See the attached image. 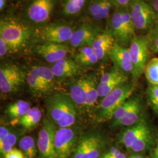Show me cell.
Masks as SVG:
<instances>
[{
    "instance_id": "7a4b0ae2",
    "label": "cell",
    "mask_w": 158,
    "mask_h": 158,
    "mask_svg": "<svg viewBox=\"0 0 158 158\" xmlns=\"http://www.w3.org/2000/svg\"><path fill=\"white\" fill-rule=\"evenodd\" d=\"M134 89V82L125 83L104 97L98 106L97 121L104 122L113 119L116 110L127 100Z\"/></svg>"
},
{
    "instance_id": "ab89813d",
    "label": "cell",
    "mask_w": 158,
    "mask_h": 158,
    "mask_svg": "<svg viewBox=\"0 0 158 158\" xmlns=\"http://www.w3.org/2000/svg\"><path fill=\"white\" fill-rule=\"evenodd\" d=\"M10 130L4 126H1L0 127V144L2 143L6 140L7 136L10 134Z\"/></svg>"
},
{
    "instance_id": "cb8c5ba5",
    "label": "cell",
    "mask_w": 158,
    "mask_h": 158,
    "mask_svg": "<svg viewBox=\"0 0 158 158\" xmlns=\"http://www.w3.org/2000/svg\"><path fill=\"white\" fill-rule=\"evenodd\" d=\"M128 77L123 73L119 76L106 83L100 82L97 85L99 97L104 98L122 85L127 83Z\"/></svg>"
},
{
    "instance_id": "f35d334b",
    "label": "cell",
    "mask_w": 158,
    "mask_h": 158,
    "mask_svg": "<svg viewBox=\"0 0 158 158\" xmlns=\"http://www.w3.org/2000/svg\"><path fill=\"white\" fill-rule=\"evenodd\" d=\"M112 4L118 8H128L131 0H110Z\"/></svg>"
},
{
    "instance_id": "8fae6325",
    "label": "cell",
    "mask_w": 158,
    "mask_h": 158,
    "mask_svg": "<svg viewBox=\"0 0 158 158\" xmlns=\"http://www.w3.org/2000/svg\"><path fill=\"white\" fill-rule=\"evenodd\" d=\"M73 31L64 24H52L44 26L36 30V34L46 43L61 44L70 41Z\"/></svg>"
},
{
    "instance_id": "f546056e",
    "label": "cell",
    "mask_w": 158,
    "mask_h": 158,
    "mask_svg": "<svg viewBox=\"0 0 158 158\" xmlns=\"http://www.w3.org/2000/svg\"><path fill=\"white\" fill-rule=\"evenodd\" d=\"M87 0H64L63 12L66 16L77 15L84 7Z\"/></svg>"
},
{
    "instance_id": "4dcf8cb0",
    "label": "cell",
    "mask_w": 158,
    "mask_h": 158,
    "mask_svg": "<svg viewBox=\"0 0 158 158\" xmlns=\"http://www.w3.org/2000/svg\"><path fill=\"white\" fill-rule=\"evenodd\" d=\"M144 73L150 84L158 85V57L153 58L148 62Z\"/></svg>"
},
{
    "instance_id": "6da1fadb",
    "label": "cell",
    "mask_w": 158,
    "mask_h": 158,
    "mask_svg": "<svg viewBox=\"0 0 158 158\" xmlns=\"http://www.w3.org/2000/svg\"><path fill=\"white\" fill-rule=\"evenodd\" d=\"M55 80L52 69L42 66H34L27 76L29 91L36 97L51 95L56 87Z\"/></svg>"
},
{
    "instance_id": "9c48e42d",
    "label": "cell",
    "mask_w": 158,
    "mask_h": 158,
    "mask_svg": "<svg viewBox=\"0 0 158 158\" xmlns=\"http://www.w3.org/2000/svg\"><path fill=\"white\" fill-rule=\"evenodd\" d=\"M25 74L15 64L1 66L0 68V90L1 93L10 94L17 92L23 86Z\"/></svg>"
},
{
    "instance_id": "d590c367",
    "label": "cell",
    "mask_w": 158,
    "mask_h": 158,
    "mask_svg": "<svg viewBox=\"0 0 158 158\" xmlns=\"http://www.w3.org/2000/svg\"><path fill=\"white\" fill-rule=\"evenodd\" d=\"M99 158H127L125 154L119 149L113 147L107 151L103 152Z\"/></svg>"
},
{
    "instance_id": "8d00e7d4",
    "label": "cell",
    "mask_w": 158,
    "mask_h": 158,
    "mask_svg": "<svg viewBox=\"0 0 158 158\" xmlns=\"http://www.w3.org/2000/svg\"><path fill=\"white\" fill-rule=\"evenodd\" d=\"M10 52V49L6 41L0 37V56L2 58Z\"/></svg>"
},
{
    "instance_id": "d6986e66",
    "label": "cell",
    "mask_w": 158,
    "mask_h": 158,
    "mask_svg": "<svg viewBox=\"0 0 158 158\" xmlns=\"http://www.w3.org/2000/svg\"><path fill=\"white\" fill-rule=\"evenodd\" d=\"M147 125L146 121L142 118L138 123L130 126V127L123 131L119 136V142L124 145L127 149H130L134 142L135 141Z\"/></svg>"
},
{
    "instance_id": "4316f807",
    "label": "cell",
    "mask_w": 158,
    "mask_h": 158,
    "mask_svg": "<svg viewBox=\"0 0 158 158\" xmlns=\"http://www.w3.org/2000/svg\"><path fill=\"white\" fill-rule=\"evenodd\" d=\"M86 102L85 107L91 108L94 106L96 102L99 97L97 91V80L94 76L90 75L86 76Z\"/></svg>"
},
{
    "instance_id": "7c38bea8",
    "label": "cell",
    "mask_w": 158,
    "mask_h": 158,
    "mask_svg": "<svg viewBox=\"0 0 158 158\" xmlns=\"http://www.w3.org/2000/svg\"><path fill=\"white\" fill-rule=\"evenodd\" d=\"M55 4V0H34L29 6L27 15L35 23L47 22L51 18Z\"/></svg>"
},
{
    "instance_id": "2e32d148",
    "label": "cell",
    "mask_w": 158,
    "mask_h": 158,
    "mask_svg": "<svg viewBox=\"0 0 158 158\" xmlns=\"http://www.w3.org/2000/svg\"><path fill=\"white\" fill-rule=\"evenodd\" d=\"M57 81L73 77L80 72V66L75 60L64 57L53 64L51 68Z\"/></svg>"
},
{
    "instance_id": "4fadbf2b",
    "label": "cell",
    "mask_w": 158,
    "mask_h": 158,
    "mask_svg": "<svg viewBox=\"0 0 158 158\" xmlns=\"http://www.w3.org/2000/svg\"><path fill=\"white\" fill-rule=\"evenodd\" d=\"M35 52L48 62L55 63L66 57L69 48L61 44L45 43L37 46Z\"/></svg>"
},
{
    "instance_id": "836d02e7",
    "label": "cell",
    "mask_w": 158,
    "mask_h": 158,
    "mask_svg": "<svg viewBox=\"0 0 158 158\" xmlns=\"http://www.w3.org/2000/svg\"><path fill=\"white\" fill-rule=\"evenodd\" d=\"M18 141V136L14 133H10L4 142L0 144V153L1 157L6 156L8 153L13 149V147L15 145Z\"/></svg>"
},
{
    "instance_id": "e575fe53",
    "label": "cell",
    "mask_w": 158,
    "mask_h": 158,
    "mask_svg": "<svg viewBox=\"0 0 158 158\" xmlns=\"http://www.w3.org/2000/svg\"><path fill=\"white\" fill-rule=\"evenodd\" d=\"M147 96L149 105L158 114V85L150 84L147 90Z\"/></svg>"
},
{
    "instance_id": "603a6c76",
    "label": "cell",
    "mask_w": 158,
    "mask_h": 158,
    "mask_svg": "<svg viewBox=\"0 0 158 158\" xmlns=\"http://www.w3.org/2000/svg\"><path fill=\"white\" fill-rule=\"evenodd\" d=\"M75 61L80 66H90L96 64L99 61L91 46L80 48L74 56Z\"/></svg>"
},
{
    "instance_id": "f1b7e54d",
    "label": "cell",
    "mask_w": 158,
    "mask_h": 158,
    "mask_svg": "<svg viewBox=\"0 0 158 158\" xmlns=\"http://www.w3.org/2000/svg\"><path fill=\"white\" fill-rule=\"evenodd\" d=\"M19 146L25 158H35L38 151L34 138L31 136H25L19 141Z\"/></svg>"
},
{
    "instance_id": "ac0fdd59",
    "label": "cell",
    "mask_w": 158,
    "mask_h": 158,
    "mask_svg": "<svg viewBox=\"0 0 158 158\" xmlns=\"http://www.w3.org/2000/svg\"><path fill=\"white\" fill-rule=\"evenodd\" d=\"M110 28V32L121 44L126 45L128 42H131V40L128 38L125 29L120 8L114 12L111 16Z\"/></svg>"
},
{
    "instance_id": "b9f144b4",
    "label": "cell",
    "mask_w": 158,
    "mask_h": 158,
    "mask_svg": "<svg viewBox=\"0 0 158 158\" xmlns=\"http://www.w3.org/2000/svg\"><path fill=\"white\" fill-rule=\"evenodd\" d=\"M152 158H158V141L156 142L155 147L153 149Z\"/></svg>"
},
{
    "instance_id": "ffe728a7",
    "label": "cell",
    "mask_w": 158,
    "mask_h": 158,
    "mask_svg": "<svg viewBox=\"0 0 158 158\" xmlns=\"http://www.w3.org/2000/svg\"><path fill=\"white\" fill-rule=\"evenodd\" d=\"M86 82L87 78L85 77L74 81L70 85L69 96L76 106H85Z\"/></svg>"
},
{
    "instance_id": "5bb4252c",
    "label": "cell",
    "mask_w": 158,
    "mask_h": 158,
    "mask_svg": "<svg viewBox=\"0 0 158 158\" xmlns=\"http://www.w3.org/2000/svg\"><path fill=\"white\" fill-rule=\"evenodd\" d=\"M110 57L115 67L124 73H130L132 74L133 65L129 48H126L118 42H115Z\"/></svg>"
},
{
    "instance_id": "d4e9b609",
    "label": "cell",
    "mask_w": 158,
    "mask_h": 158,
    "mask_svg": "<svg viewBox=\"0 0 158 158\" xmlns=\"http://www.w3.org/2000/svg\"><path fill=\"white\" fill-rule=\"evenodd\" d=\"M42 117V113L40 109L37 107L31 108L28 113L18 119V124L25 130H32L40 124Z\"/></svg>"
},
{
    "instance_id": "d6a6232c",
    "label": "cell",
    "mask_w": 158,
    "mask_h": 158,
    "mask_svg": "<svg viewBox=\"0 0 158 158\" xmlns=\"http://www.w3.org/2000/svg\"><path fill=\"white\" fill-rule=\"evenodd\" d=\"M146 36L149 52L152 53H158V21L152 29L148 32Z\"/></svg>"
},
{
    "instance_id": "60d3db41",
    "label": "cell",
    "mask_w": 158,
    "mask_h": 158,
    "mask_svg": "<svg viewBox=\"0 0 158 158\" xmlns=\"http://www.w3.org/2000/svg\"><path fill=\"white\" fill-rule=\"evenodd\" d=\"M147 2L152 7L158 15V0H149V2Z\"/></svg>"
},
{
    "instance_id": "277c9868",
    "label": "cell",
    "mask_w": 158,
    "mask_h": 158,
    "mask_svg": "<svg viewBox=\"0 0 158 158\" xmlns=\"http://www.w3.org/2000/svg\"><path fill=\"white\" fill-rule=\"evenodd\" d=\"M128 9L138 31L149 32L158 21L157 13L144 0H131Z\"/></svg>"
},
{
    "instance_id": "83f0119b",
    "label": "cell",
    "mask_w": 158,
    "mask_h": 158,
    "mask_svg": "<svg viewBox=\"0 0 158 158\" xmlns=\"http://www.w3.org/2000/svg\"><path fill=\"white\" fill-rule=\"evenodd\" d=\"M31 109V106L29 102L19 100L10 105L6 108V113L11 118L19 119L25 115Z\"/></svg>"
},
{
    "instance_id": "484cf974",
    "label": "cell",
    "mask_w": 158,
    "mask_h": 158,
    "mask_svg": "<svg viewBox=\"0 0 158 158\" xmlns=\"http://www.w3.org/2000/svg\"><path fill=\"white\" fill-rule=\"evenodd\" d=\"M142 107L141 103L140 100L138 98L134 106L131 108L128 113L124 116L117 125L118 126H127L130 127L133 125L138 123L142 118Z\"/></svg>"
},
{
    "instance_id": "ba28073f",
    "label": "cell",
    "mask_w": 158,
    "mask_h": 158,
    "mask_svg": "<svg viewBox=\"0 0 158 158\" xmlns=\"http://www.w3.org/2000/svg\"><path fill=\"white\" fill-rule=\"evenodd\" d=\"M80 138V132L77 127L72 126L57 130L55 138L57 158L72 156Z\"/></svg>"
},
{
    "instance_id": "5b68a950",
    "label": "cell",
    "mask_w": 158,
    "mask_h": 158,
    "mask_svg": "<svg viewBox=\"0 0 158 158\" xmlns=\"http://www.w3.org/2000/svg\"><path fill=\"white\" fill-rule=\"evenodd\" d=\"M106 147V141L98 132H89L81 136L72 158H99Z\"/></svg>"
},
{
    "instance_id": "3957f363",
    "label": "cell",
    "mask_w": 158,
    "mask_h": 158,
    "mask_svg": "<svg viewBox=\"0 0 158 158\" xmlns=\"http://www.w3.org/2000/svg\"><path fill=\"white\" fill-rule=\"evenodd\" d=\"M31 36L28 28L15 19H1L0 37L8 44L10 52H17L28 42Z\"/></svg>"
},
{
    "instance_id": "74e56055",
    "label": "cell",
    "mask_w": 158,
    "mask_h": 158,
    "mask_svg": "<svg viewBox=\"0 0 158 158\" xmlns=\"http://www.w3.org/2000/svg\"><path fill=\"white\" fill-rule=\"evenodd\" d=\"M4 158H25V156L22 151L17 149H13L6 155Z\"/></svg>"
},
{
    "instance_id": "7402d4cb",
    "label": "cell",
    "mask_w": 158,
    "mask_h": 158,
    "mask_svg": "<svg viewBox=\"0 0 158 158\" xmlns=\"http://www.w3.org/2000/svg\"><path fill=\"white\" fill-rule=\"evenodd\" d=\"M153 143V137L148 125L142 131L141 134L134 142L130 150L134 152H141L148 149Z\"/></svg>"
},
{
    "instance_id": "8992f818",
    "label": "cell",
    "mask_w": 158,
    "mask_h": 158,
    "mask_svg": "<svg viewBox=\"0 0 158 158\" xmlns=\"http://www.w3.org/2000/svg\"><path fill=\"white\" fill-rule=\"evenodd\" d=\"M129 51L133 65L132 75L134 80H136L144 72L150 52L147 36H135L130 42Z\"/></svg>"
},
{
    "instance_id": "1f68e13d",
    "label": "cell",
    "mask_w": 158,
    "mask_h": 158,
    "mask_svg": "<svg viewBox=\"0 0 158 158\" xmlns=\"http://www.w3.org/2000/svg\"><path fill=\"white\" fill-rule=\"evenodd\" d=\"M138 98H132L124 102L114 113L113 118L112 126L116 127L119 122L128 113L131 108L134 106Z\"/></svg>"
},
{
    "instance_id": "e0dca14e",
    "label": "cell",
    "mask_w": 158,
    "mask_h": 158,
    "mask_svg": "<svg viewBox=\"0 0 158 158\" xmlns=\"http://www.w3.org/2000/svg\"><path fill=\"white\" fill-rule=\"evenodd\" d=\"M115 42L114 37L110 32L106 31L98 34L91 46L99 61L110 57Z\"/></svg>"
},
{
    "instance_id": "52a82bcc",
    "label": "cell",
    "mask_w": 158,
    "mask_h": 158,
    "mask_svg": "<svg viewBox=\"0 0 158 158\" xmlns=\"http://www.w3.org/2000/svg\"><path fill=\"white\" fill-rule=\"evenodd\" d=\"M75 109H76V105L69 94L65 93H55L50 96L46 102L48 119L55 125L69 113Z\"/></svg>"
},
{
    "instance_id": "30bf717a",
    "label": "cell",
    "mask_w": 158,
    "mask_h": 158,
    "mask_svg": "<svg viewBox=\"0 0 158 158\" xmlns=\"http://www.w3.org/2000/svg\"><path fill=\"white\" fill-rule=\"evenodd\" d=\"M56 127L49 119L44 120L37 142L40 158H57L55 147Z\"/></svg>"
},
{
    "instance_id": "7bdbcfd3",
    "label": "cell",
    "mask_w": 158,
    "mask_h": 158,
    "mask_svg": "<svg viewBox=\"0 0 158 158\" xmlns=\"http://www.w3.org/2000/svg\"><path fill=\"white\" fill-rule=\"evenodd\" d=\"M6 5V0H0V10L2 11Z\"/></svg>"
},
{
    "instance_id": "9a60e30c",
    "label": "cell",
    "mask_w": 158,
    "mask_h": 158,
    "mask_svg": "<svg viewBox=\"0 0 158 158\" xmlns=\"http://www.w3.org/2000/svg\"><path fill=\"white\" fill-rule=\"evenodd\" d=\"M99 31L90 25H84L74 31L70 40V44L74 48L91 46Z\"/></svg>"
},
{
    "instance_id": "44dd1931",
    "label": "cell",
    "mask_w": 158,
    "mask_h": 158,
    "mask_svg": "<svg viewBox=\"0 0 158 158\" xmlns=\"http://www.w3.org/2000/svg\"><path fill=\"white\" fill-rule=\"evenodd\" d=\"M112 3L110 0H93L89 6V12L95 20L100 21L107 18Z\"/></svg>"
}]
</instances>
